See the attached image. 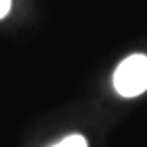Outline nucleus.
<instances>
[{"mask_svg":"<svg viewBox=\"0 0 147 147\" xmlns=\"http://www.w3.org/2000/svg\"><path fill=\"white\" fill-rule=\"evenodd\" d=\"M116 92L121 96L132 98L147 90V57L132 54L118 65L113 77Z\"/></svg>","mask_w":147,"mask_h":147,"instance_id":"obj_1","label":"nucleus"},{"mask_svg":"<svg viewBox=\"0 0 147 147\" xmlns=\"http://www.w3.org/2000/svg\"><path fill=\"white\" fill-rule=\"evenodd\" d=\"M53 147H88L87 144V139L80 134H72V136L64 137L61 142L54 144Z\"/></svg>","mask_w":147,"mask_h":147,"instance_id":"obj_2","label":"nucleus"},{"mask_svg":"<svg viewBox=\"0 0 147 147\" xmlns=\"http://www.w3.org/2000/svg\"><path fill=\"white\" fill-rule=\"evenodd\" d=\"M10 7H11V0H0V20L7 16V13L10 11Z\"/></svg>","mask_w":147,"mask_h":147,"instance_id":"obj_3","label":"nucleus"}]
</instances>
